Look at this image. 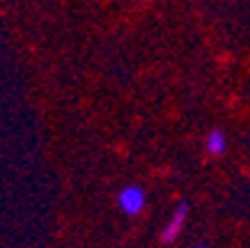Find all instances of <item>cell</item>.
<instances>
[{"label":"cell","mask_w":250,"mask_h":248,"mask_svg":"<svg viewBox=\"0 0 250 248\" xmlns=\"http://www.w3.org/2000/svg\"><path fill=\"white\" fill-rule=\"evenodd\" d=\"M144 203H146V196H144V191H141L139 186H126L119 194V206H122L124 214H129V216H136L139 211L144 208Z\"/></svg>","instance_id":"1"},{"label":"cell","mask_w":250,"mask_h":248,"mask_svg":"<svg viewBox=\"0 0 250 248\" xmlns=\"http://www.w3.org/2000/svg\"><path fill=\"white\" fill-rule=\"evenodd\" d=\"M226 144H228V141H226V134L221 132V129H213L208 136H206V149H208V154H223L226 152Z\"/></svg>","instance_id":"3"},{"label":"cell","mask_w":250,"mask_h":248,"mask_svg":"<svg viewBox=\"0 0 250 248\" xmlns=\"http://www.w3.org/2000/svg\"><path fill=\"white\" fill-rule=\"evenodd\" d=\"M186 214H188V206H186V203H178L173 219L168 221V226H166L164 233H161V241H164V243H171V241L178 236V231H181V226H184V221H186Z\"/></svg>","instance_id":"2"}]
</instances>
